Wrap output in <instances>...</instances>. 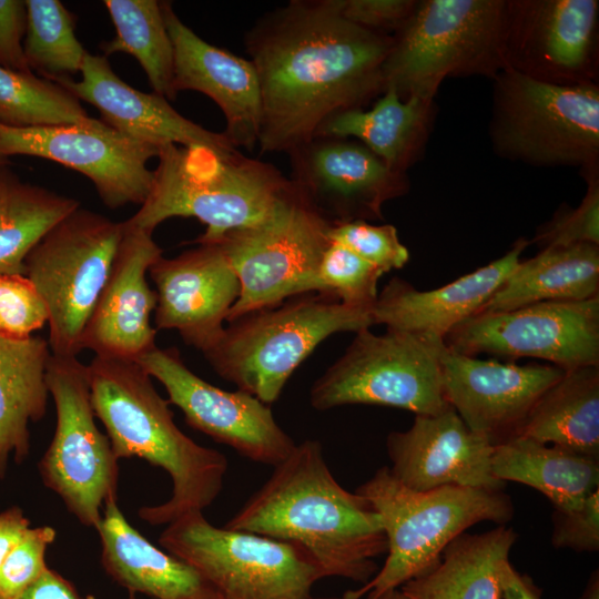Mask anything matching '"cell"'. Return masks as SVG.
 I'll return each instance as SVG.
<instances>
[{
	"label": "cell",
	"mask_w": 599,
	"mask_h": 599,
	"mask_svg": "<svg viewBox=\"0 0 599 599\" xmlns=\"http://www.w3.org/2000/svg\"><path fill=\"white\" fill-rule=\"evenodd\" d=\"M339 14L362 28L389 34L412 16L415 0H336Z\"/></svg>",
	"instance_id": "43"
},
{
	"label": "cell",
	"mask_w": 599,
	"mask_h": 599,
	"mask_svg": "<svg viewBox=\"0 0 599 599\" xmlns=\"http://www.w3.org/2000/svg\"><path fill=\"white\" fill-rule=\"evenodd\" d=\"M151 191L125 222L151 233L172 217H194L206 229L194 243L219 241L263 220L291 184L271 163L237 149L161 146Z\"/></svg>",
	"instance_id": "4"
},
{
	"label": "cell",
	"mask_w": 599,
	"mask_h": 599,
	"mask_svg": "<svg viewBox=\"0 0 599 599\" xmlns=\"http://www.w3.org/2000/svg\"><path fill=\"white\" fill-rule=\"evenodd\" d=\"M489 134L498 155L531 165L597 170L599 88L558 84L510 67L494 78Z\"/></svg>",
	"instance_id": "8"
},
{
	"label": "cell",
	"mask_w": 599,
	"mask_h": 599,
	"mask_svg": "<svg viewBox=\"0 0 599 599\" xmlns=\"http://www.w3.org/2000/svg\"><path fill=\"white\" fill-rule=\"evenodd\" d=\"M26 29V1L0 0V67L33 73L24 55Z\"/></svg>",
	"instance_id": "44"
},
{
	"label": "cell",
	"mask_w": 599,
	"mask_h": 599,
	"mask_svg": "<svg viewBox=\"0 0 599 599\" xmlns=\"http://www.w3.org/2000/svg\"><path fill=\"white\" fill-rule=\"evenodd\" d=\"M596 296H599V245L548 246L520 262L478 313Z\"/></svg>",
	"instance_id": "31"
},
{
	"label": "cell",
	"mask_w": 599,
	"mask_h": 599,
	"mask_svg": "<svg viewBox=\"0 0 599 599\" xmlns=\"http://www.w3.org/2000/svg\"><path fill=\"white\" fill-rule=\"evenodd\" d=\"M243 41L260 82L261 153L287 154L333 114L384 92L392 34L347 21L336 0H291L262 14Z\"/></svg>",
	"instance_id": "1"
},
{
	"label": "cell",
	"mask_w": 599,
	"mask_h": 599,
	"mask_svg": "<svg viewBox=\"0 0 599 599\" xmlns=\"http://www.w3.org/2000/svg\"><path fill=\"white\" fill-rule=\"evenodd\" d=\"M390 474L405 487L502 490L491 471L494 444L471 430L450 406L437 415H415L412 426L386 439Z\"/></svg>",
	"instance_id": "21"
},
{
	"label": "cell",
	"mask_w": 599,
	"mask_h": 599,
	"mask_svg": "<svg viewBox=\"0 0 599 599\" xmlns=\"http://www.w3.org/2000/svg\"><path fill=\"white\" fill-rule=\"evenodd\" d=\"M328 236L331 242L351 250L383 274L402 268L409 261V251L392 224L374 225L361 220L336 223Z\"/></svg>",
	"instance_id": "38"
},
{
	"label": "cell",
	"mask_w": 599,
	"mask_h": 599,
	"mask_svg": "<svg viewBox=\"0 0 599 599\" xmlns=\"http://www.w3.org/2000/svg\"><path fill=\"white\" fill-rule=\"evenodd\" d=\"M95 530L103 569L130 593L151 599H217L192 566L155 547L125 519L118 498L105 501Z\"/></svg>",
	"instance_id": "26"
},
{
	"label": "cell",
	"mask_w": 599,
	"mask_h": 599,
	"mask_svg": "<svg viewBox=\"0 0 599 599\" xmlns=\"http://www.w3.org/2000/svg\"><path fill=\"white\" fill-rule=\"evenodd\" d=\"M90 120L80 100L61 85L0 67V124L32 128Z\"/></svg>",
	"instance_id": "36"
},
{
	"label": "cell",
	"mask_w": 599,
	"mask_h": 599,
	"mask_svg": "<svg viewBox=\"0 0 599 599\" xmlns=\"http://www.w3.org/2000/svg\"><path fill=\"white\" fill-rule=\"evenodd\" d=\"M383 275L351 250L329 242L298 295L318 293L349 306L372 308L378 296L377 283Z\"/></svg>",
	"instance_id": "37"
},
{
	"label": "cell",
	"mask_w": 599,
	"mask_h": 599,
	"mask_svg": "<svg viewBox=\"0 0 599 599\" xmlns=\"http://www.w3.org/2000/svg\"><path fill=\"white\" fill-rule=\"evenodd\" d=\"M48 342L39 336H0V479L9 461L22 464L30 451L31 423L43 418L49 389Z\"/></svg>",
	"instance_id": "28"
},
{
	"label": "cell",
	"mask_w": 599,
	"mask_h": 599,
	"mask_svg": "<svg viewBox=\"0 0 599 599\" xmlns=\"http://www.w3.org/2000/svg\"><path fill=\"white\" fill-rule=\"evenodd\" d=\"M517 538L506 525L481 534L463 532L433 569L399 589L412 599H502L501 570Z\"/></svg>",
	"instance_id": "29"
},
{
	"label": "cell",
	"mask_w": 599,
	"mask_h": 599,
	"mask_svg": "<svg viewBox=\"0 0 599 599\" xmlns=\"http://www.w3.org/2000/svg\"><path fill=\"white\" fill-rule=\"evenodd\" d=\"M373 325L372 308L306 293L230 322L203 355L223 379L271 405L294 370L325 338Z\"/></svg>",
	"instance_id": "6"
},
{
	"label": "cell",
	"mask_w": 599,
	"mask_h": 599,
	"mask_svg": "<svg viewBox=\"0 0 599 599\" xmlns=\"http://www.w3.org/2000/svg\"><path fill=\"white\" fill-rule=\"evenodd\" d=\"M491 471L540 491L559 511L579 508L599 489V458L524 436L494 445Z\"/></svg>",
	"instance_id": "30"
},
{
	"label": "cell",
	"mask_w": 599,
	"mask_h": 599,
	"mask_svg": "<svg viewBox=\"0 0 599 599\" xmlns=\"http://www.w3.org/2000/svg\"><path fill=\"white\" fill-rule=\"evenodd\" d=\"M551 544L555 548L595 552L599 550V489L570 511L555 510Z\"/></svg>",
	"instance_id": "42"
},
{
	"label": "cell",
	"mask_w": 599,
	"mask_h": 599,
	"mask_svg": "<svg viewBox=\"0 0 599 599\" xmlns=\"http://www.w3.org/2000/svg\"><path fill=\"white\" fill-rule=\"evenodd\" d=\"M458 353L532 357L569 370L599 366V296L477 313L444 338Z\"/></svg>",
	"instance_id": "14"
},
{
	"label": "cell",
	"mask_w": 599,
	"mask_h": 599,
	"mask_svg": "<svg viewBox=\"0 0 599 599\" xmlns=\"http://www.w3.org/2000/svg\"><path fill=\"white\" fill-rule=\"evenodd\" d=\"M57 531L50 526L30 528L0 566V599H16L49 568L45 554Z\"/></svg>",
	"instance_id": "41"
},
{
	"label": "cell",
	"mask_w": 599,
	"mask_h": 599,
	"mask_svg": "<svg viewBox=\"0 0 599 599\" xmlns=\"http://www.w3.org/2000/svg\"><path fill=\"white\" fill-rule=\"evenodd\" d=\"M587 194L576 209L559 210L540 226L535 242L542 248L572 244L599 245V183L597 171L587 172Z\"/></svg>",
	"instance_id": "40"
},
{
	"label": "cell",
	"mask_w": 599,
	"mask_h": 599,
	"mask_svg": "<svg viewBox=\"0 0 599 599\" xmlns=\"http://www.w3.org/2000/svg\"><path fill=\"white\" fill-rule=\"evenodd\" d=\"M78 200L23 182L8 166L0 170V273L24 274L33 246L78 209Z\"/></svg>",
	"instance_id": "33"
},
{
	"label": "cell",
	"mask_w": 599,
	"mask_h": 599,
	"mask_svg": "<svg viewBox=\"0 0 599 599\" xmlns=\"http://www.w3.org/2000/svg\"><path fill=\"white\" fill-rule=\"evenodd\" d=\"M434 116V100H402L393 89H386L368 110L333 114L314 136L355 138L389 169L406 173L423 154Z\"/></svg>",
	"instance_id": "27"
},
{
	"label": "cell",
	"mask_w": 599,
	"mask_h": 599,
	"mask_svg": "<svg viewBox=\"0 0 599 599\" xmlns=\"http://www.w3.org/2000/svg\"><path fill=\"white\" fill-rule=\"evenodd\" d=\"M174 55V90L201 92L224 114V135L234 148L253 151L261 130V90L256 70L242 57L210 44L160 1Z\"/></svg>",
	"instance_id": "23"
},
{
	"label": "cell",
	"mask_w": 599,
	"mask_h": 599,
	"mask_svg": "<svg viewBox=\"0 0 599 599\" xmlns=\"http://www.w3.org/2000/svg\"><path fill=\"white\" fill-rule=\"evenodd\" d=\"M152 234L123 222L111 271L82 335V349L94 356L136 362L156 347L151 324L156 294L146 273L162 250Z\"/></svg>",
	"instance_id": "22"
},
{
	"label": "cell",
	"mask_w": 599,
	"mask_h": 599,
	"mask_svg": "<svg viewBox=\"0 0 599 599\" xmlns=\"http://www.w3.org/2000/svg\"><path fill=\"white\" fill-rule=\"evenodd\" d=\"M375 599H412L405 595L399 588L385 591Z\"/></svg>",
	"instance_id": "49"
},
{
	"label": "cell",
	"mask_w": 599,
	"mask_h": 599,
	"mask_svg": "<svg viewBox=\"0 0 599 599\" xmlns=\"http://www.w3.org/2000/svg\"><path fill=\"white\" fill-rule=\"evenodd\" d=\"M500 582L502 599H541L540 588L528 575L515 569L510 561L502 567Z\"/></svg>",
	"instance_id": "47"
},
{
	"label": "cell",
	"mask_w": 599,
	"mask_h": 599,
	"mask_svg": "<svg viewBox=\"0 0 599 599\" xmlns=\"http://www.w3.org/2000/svg\"><path fill=\"white\" fill-rule=\"evenodd\" d=\"M508 1L424 0L392 34L384 91L434 100L448 77L487 75L506 64Z\"/></svg>",
	"instance_id": "7"
},
{
	"label": "cell",
	"mask_w": 599,
	"mask_h": 599,
	"mask_svg": "<svg viewBox=\"0 0 599 599\" xmlns=\"http://www.w3.org/2000/svg\"><path fill=\"white\" fill-rule=\"evenodd\" d=\"M597 0L508 1L506 64L558 84L593 82Z\"/></svg>",
	"instance_id": "18"
},
{
	"label": "cell",
	"mask_w": 599,
	"mask_h": 599,
	"mask_svg": "<svg viewBox=\"0 0 599 599\" xmlns=\"http://www.w3.org/2000/svg\"><path fill=\"white\" fill-rule=\"evenodd\" d=\"M128 599H138V598L135 597V595H133V593H130V596H129V598H128Z\"/></svg>",
	"instance_id": "51"
},
{
	"label": "cell",
	"mask_w": 599,
	"mask_h": 599,
	"mask_svg": "<svg viewBox=\"0 0 599 599\" xmlns=\"http://www.w3.org/2000/svg\"><path fill=\"white\" fill-rule=\"evenodd\" d=\"M518 436L599 458V366L565 370L537 400Z\"/></svg>",
	"instance_id": "32"
},
{
	"label": "cell",
	"mask_w": 599,
	"mask_h": 599,
	"mask_svg": "<svg viewBox=\"0 0 599 599\" xmlns=\"http://www.w3.org/2000/svg\"><path fill=\"white\" fill-rule=\"evenodd\" d=\"M159 544L192 566L217 599H313V586L322 579L301 546L217 528L203 511L186 512L167 524Z\"/></svg>",
	"instance_id": "9"
},
{
	"label": "cell",
	"mask_w": 599,
	"mask_h": 599,
	"mask_svg": "<svg viewBox=\"0 0 599 599\" xmlns=\"http://www.w3.org/2000/svg\"><path fill=\"white\" fill-rule=\"evenodd\" d=\"M224 528L296 544L322 578L363 585L378 571L375 558L387 552L379 515L338 484L314 439L296 444Z\"/></svg>",
	"instance_id": "2"
},
{
	"label": "cell",
	"mask_w": 599,
	"mask_h": 599,
	"mask_svg": "<svg viewBox=\"0 0 599 599\" xmlns=\"http://www.w3.org/2000/svg\"><path fill=\"white\" fill-rule=\"evenodd\" d=\"M47 385L55 429L38 464L40 477L81 525L95 529L105 501L118 498L119 459L95 423L88 365L51 354Z\"/></svg>",
	"instance_id": "12"
},
{
	"label": "cell",
	"mask_w": 599,
	"mask_h": 599,
	"mask_svg": "<svg viewBox=\"0 0 599 599\" xmlns=\"http://www.w3.org/2000/svg\"><path fill=\"white\" fill-rule=\"evenodd\" d=\"M80 74V80L65 79L55 83L78 100L93 105L102 122L134 140L158 148L176 144L217 151L236 149L223 132L209 131L184 118L165 98L125 83L104 55L87 52Z\"/></svg>",
	"instance_id": "24"
},
{
	"label": "cell",
	"mask_w": 599,
	"mask_h": 599,
	"mask_svg": "<svg viewBox=\"0 0 599 599\" xmlns=\"http://www.w3.org/2000/svg\"><path fill=\"white\" fill-rule=\"evenodd\" d=\"M24 55L30 70L51 82L73 79L88 51L78 40L73 14L59 0H26Z\"/></svg>",
	"instance_id": "35"
},
{
	"label": "cell",
	"mask_w": 599,
	"mask_h": 599,
	"mask_svg": "<svg viewBox=\"0 0 599 599\" xmlns=\"http://www.w3.org/2000/svg\"><path fill=\"white\" fill-rule=\"evenodd\" d=\"M123 222L79 206L33 246L24 261L48 312L49 347L78 356L82 335L111 271Z\"/></svg>",
	"instance_id": "11"
},
{
	"label": "cell",
	"mask_w": 599,
	"mask_h": 599,
	"mask_svg": "<svg viewBox=\"0 0 599 599\" xmlns=\"http://www.w3.org/2000/svg\"><path fill=\"white\" fill-rule=\"evenodd\" d=\"M332 225L291 181L263 220L216 241L240 281L226 322L298 295L331 242Z\"/></svg>",
	"instance_id": "13"
},
{
	"label": "cell",
	"mask_w": 599,
	"mask_h": 599,
	"mask_svg": "<svg viewBox=\"0 0 599 599\" xmlns=\"http://www.w3.org/2000/svg\"><path fill=\"white\" fill-rule=\"evenodd\" d=\"M16 599H93L82 596L74 585L58 571L48 568L41 577Z\"/></svg>",
	"instance_id": "45"
},
{
	"label": "cell",
	"mask_w": 599,
	"mask_h": 599,
	"mask_svg": "<svg viewBox=\"0 0 599 599\" xmlns=\"http://www.w3.org/2000/svg\"><path fill=\"white\" fill-rule=\"evenodd\" d=\"M356 493L365 497L380 517L387 557L376 575L361 588L347 590L342 599H375L385 591L429 571L457 536L481 521L506 525L514 505L502 490L443 487L416 491L400 484L384 466Z\"/></svg>",
	"instance_id": "5"
},
{
	"label": "cell",
	"mask_w": 599,
	"mask_h": 599,
	"mask_svg": "<svg viewBox=\"0 0 599 599\" xmlns=\"http://www.w3.org/2000/svg\"><path fill=\"white\" fill-rule=\"evenodd\" d=\"M9 158L0 155V170L9 165Z\"/></svg>",
	"instance_id": "50"
},
{
	"label": "cell",
	"mask_w": 599,
	"mask_h": 599,
	"mask_svg": "<svg viewBox=\"0 0 599 599\" xmlns=\"http://www.w3.org/2000/svg\"><path fill=\"white\" fill-rule=\"evenodd\" d=\"M287 155L290 180L332 224L383 220L384 204L409 189L406 173L351 139L314 136Z\"/></svg>",
	"instance_id": "17"
},
{
	"label": "cell",
	"mask_w": 599,
	"mask_h": 599,
	"mask_svg": "<svg viewBox=\"0 0 599 599\" xmlns=\"http://www.w3.org/2000/svg\"><path fill=\"white\" fill-rule=\"evenodd\" d=\"M136 362L161 383L189 426L243 457L276 466L294 449L295 441L277 424L270 405L243 390L207 383L184 364L176 348L156 346Z\"/></svg>",
	"instance_id": "16"
},
{
	"label": "cell",
	"mask_w": 599,
	"mask_h": 599,
	"mask_svg": "<svg viewBox=\"0 0 599 599\" xmlns=\"http://www.w3.org/2000/svg\"><path fill=\"white\" fill-rule=\"evenodd\" d=\"M30 528V520L20 507L12 506L0 512V566Z\"/></svg>",
	"instance_id": "46"
},
{
	"label": "cell",
	"mask_w": 599,
	"mask_h": 599,
	"mask_svg": "<svg viewBox=\"0 0 599 599\" xmlns=\"http://www.w3.org/2000/svg\"><path fill=\"white\" fill-rule=\"evenodd\" d=\"M161 148L134 140L92 119L75 124L12 128L0 124V155L38 156L87 176L115 210L142 205L153 183L148 162Z\"/></svg>",
	"instance_id": "15"
},
{
	"label": "cell",
	"mask_w": 599,
	"mask_h": 599,
	"mask_svg": "<svg viewBox=\"0 0 599 599\" xmlns=\"http://www.w3.org/2000/svg\"><path fill=\"white\" fill-rule=\"evenodd\" d=\"M579 599H599V573L593 571L590 576L587 586Z\"/></svg>",
	"instance_id": "48"
},
{
	"label": "cell",
	"mask_w": 599,
	"mask_h": 599,
	"mask_svg": "<svg viewBox=\"0 0 599 599\" xmlns=\"http://www.w3.org/2000/svg\"><path fill=\"white\" fill-rule=\"evenodd\" d=\"M195 244L175 257L160 256L149 274L155 285L156 331L175 329L204 353L223 334L240 281L220 243Z\"/></svg>",
	"instance_id": "20"
},
{
	"label": "cell",
	"mask_w": 599,
	"mask_h": 599,
	"mask_svg": "<svg viewBox=\"0 0 599 599\" xmlns=\"http://www.w3.org/2000/svg\"><path fill=\"white\" fill-rule=\"evenodd\" d=\"M312 385L311 405L327 410L345 405L402 408L437 415L450 407L443 388V341L387 328H364Z\"/></svg>",
	"instance_id": "10"
},
{
	"label": "cell",
	"mask_w": 599,
	"mask_h": 599,
	"mask_svg": "<svg viewBox=\"0 0 599 599\" xmlns=\"http://www.w3.org/2000/svg\"><path fill=\"white\" fill-rule=\"evenodd\" d=\"M440 367L448 404L494 445L518 436L537 400L565 373L554 365L479 359L446 345Z\"/></svg>",
	"instance_id": "19"
},
{
	"label": "cell",
	"mask_w": 599,
	"mask_h": 599,
	"mask_svg": "<svg viewBox=\"0 0 599 599\" xmlns=\"http://www.w3.org/2000/svg\"><path fill=\"white\" fill-rule=\"evenodd\" d=\"M529 244L519 238L501 257L430 291H418L394 277L372 307L374 325L444 342L457 325L475 315L520 263Z\"/></svg>",
	"instance_id": "25"
},
{
	"label": "cell",
	"mask_w": 599,
	"mask_h": 599,
	"mask_svg": "<svg viewBox=\"0 0 599 599\" xmlns=\"http://www.w3.org/2000/svg\"><path fill=\"white\" fill-rule=\"evenodd\" d=\"M88 374L95 417L104 426L116 458H141L171 478L170 498L141 507L139 517L161 526L211 506L222 491L227 459L177 427L169 400L159 394L141 365L94 356Z\"/></svg>",
	"instance_id": "3"
},
{
	"label": "cell",
	"mask_w": 599,
	"mask_h": 599,
	"mask_svg": "<svg viewBox=\"0 0 599 599\" xmlns=\"http://www.w3.org/2000/svg\"><path fill=\"white\" fill-rule=\"evenodd\" d=\"M48 323L45 305L24 274L0 273V336L27 338Z\"/></svg>",
	"instance_id": "39"
},
{
	"label": "cell",
	"mask_w": 599,
	"mask_h": 599,
	"mask_svg": "<svg viewBox=\"0 0 599 599\" xmlns=\"http://www.w3.org/2000/svg\"><path fill=\"white\" fill-rule=\"evenodd\" d=\"M115 28V37L102 44L104 57L124 52L135 58L154 93L174 100V55L160 1H103Z\"/></svg>",
	"instance_id": "34"
}]
</instances>
